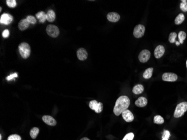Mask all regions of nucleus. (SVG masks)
Segmentation results:
<instances>
[{"mask_svg": "<svg viewBox=\"0 0 187 140\" xmlns=\"http://www.w3.org/2000/svg\"><path fill=\"white\" fill-rule=\"evenodd\" d=\"M130 105V100L127 96H121L116 100L113 109V112L115 115L121 114L124 111L127 110Z\"/></svg>", "mask_w": 187, "mask_h": 140, "instance_id": "1", "label": "nucleus"}, {"mask_svg": "<svg viewBox=\"0 0 187 140\" xmlns=\"http://www.w3.org/2000/svg\"><path fill=\"white\" fill-rule=\"evenodd\" d=\"M18 51L21 57L26 59L29 57V55L31 53V48L30 45L26 43H21L19 45H18Z\"/></svg>", "mask_w": 187, "mask_h": 140, "instance_id": "2", "label": "nucleus"}, {"mask_svg": "<svg viewBox=\"0 0 187 140\" xmlns=\"http://www.w3.org/2000/svg\"><path fill=\"white\" fill-rule=\"evenodd\" d=\"M187 111V102H181L177 104L174 113L175 118H180Z\"/></svg>", "mask_w": 187, "mask_h": 140, "instance_id": "3", "label": "nucleus"}, {"mask_svg": "<svg viewBox=\"0 0 187 140\" xmlns=\"http://www.w3.org/2000/svg\"><path fill=\"white\" fill-rule=\"evenodd\" d=\"M46 31L47 34L52 38H57L59 34L58 27L54 25H48L46 28Z\"/></svg>", "mask_w": 187, "mask_h": 140, "instance_id": "4", "label": "nucleus"}, {"mask_svg": "<svg viewBox=\"0 0 187 140\" xmlns=\"http://www.w3.org/2000/svg\"><path fill=\"white\" fill-rule=\"evenodd\" d=\"M89 107L91 109L94 110L96 113H100L102 110L103 104L101 102H97L95 100H93L90 101Z\"/></svg>", "mask_w": 187, "mask_h": 140, "instance_id": "5", "label": "nucleus"}, {"mask_svg": "<svg viewBox=\"0 0 187 140\" xmlns=\"http://www.w3.org/2000/svg\"><path fill=\"white\" fill-rule=\"evenodd\" d=\"M145 31V27L143 25H137L135 26L133 30V35L137 38H139L142 37Z\"/></svg>", "mask_w": 187, "mask_h": 140, "instance_id": "6", "label": "nucleus"}, {"mask_svg": "<svg viewBox=\"0 0 187 140\" xmlns=\"http://www.w3.org/2000/svg\"><path fill=\"white\" fill-rule=\"evenodd\" d=\"M151 57V53L148 50L144 49L141 51L138 55V59L139 61L142 63H145Z\"/></svg>", "mask_w": 187, "mask_h": 140, "instance_id": "7", "label": "nucleus"}, {"mask_svg": "<svg viewBox=\"0 0 187 140\" xmlns=\"http://www.w3.org/2000/svg\"><path fill=\"white\" fill-rule=\"evenodd\" d=\"M162 79L164 81L168 82H174L177 79V76L175 73L171 72L164 73L162 76Z\"/></svg>", "mask_w": 187, "mask_h": 140, "instance_id": "8", "label": "nucleus"}, {"mask_svg": "<svg viewBox=\"0 0 187 140\" xmlns=\"http://www.w3.org/2000/svg\"><path fill=\"white\" fill-rule=\"evenodd\" d=\"M12 20L13 17L12 15L9 13H4L1 15V18H0V23L1 24L8 25L12 21Z\"/></svg>", "mask_w": 187, "mask_h": 140, "instance_id": "9", "label": "nucleus"}, {"mask_svg": "<svg viewBox=\"0 0 187 140\" xmlns=\"http://www.w3.org/2000/svg\"><path fill=\"white\" fill-rule=\"evenodd\" d=\"M123 118L124 119L125 122H131L134 119V116L132 113L129 110L127 109L121 113Z\"/></svg>", "mask_w": 187, "mask_h": 140, "instance_id": "10", "label": "nucleus"}, {"mask_svg": "<svg viewBox=\"0 0 187 140\" xmlns=\"http://www.w3.org/2000/svg\"><path fill=\"white\" fill-rule=\"evenodd\" d=\"M165 53V48L163 45H160L156 46L154 51V56L156 58H160Z\"/></svg>", "mask_w": 187, "mask_h": 140, "instance_id": "11", "label": "nucleus"}, {"mask_svg": "<svg viewBox=\"0 0 187 140\" xmlns=\"http://www.w3.org/2000/svg\"><path fill=\"white\" fill-rule=\"evenodd\" d=\"M77 56L79 60H84L87 59L88 53L85 49L81 48H79L77 51Z\"/></svg>", "mask_w": 187, "mask_h": 140, "instance_id": "12", "label": "nucleus"}, {"mask_svg": "<svg viewBox=\"0 0 187 140\" xmlns=\"http://www.w3.org/2000/svg\"><path fill=\"white\" fill-rule=\"evenodd\" d=\"M120 15L118 13L111 12L107 13V19L110 22H115L120 20Z\"/></svg>", "mask_w": 187, "mask_h": 140, "instance_id": "13", "label": "nucleus"}, {"mask_svg": "<svg viewBox=\"0 0 187 140\" xmlns=\"http://www.w3.org/2000/svg\"><path fill=\"white\" fill-rule=\"evenodd\" d=\"M42 120H43V122L46 123V124H48L49 125L51 126H54L57 124V122L56 120L50 115H44L42 117Z\"/></svg>", "mask_w": 187, "mask_h": 140, "instance_id": "14", "label": "nucleus"}, {"mask_svg": "<svg viewBox=\"0 0 187 140\" xmlns=\"http://www.w3.org/2000/svg\"><path fill=\"white\" fill-rule=\"evenodd\" d=\"M147 99L146 97L141 96L138 98V99L135 101V105L138 107H144L147 104Z\"/></svg>", "mask_w": 187, "mask_h": 140, "instance_id": "15", "label": "nucleus"}, {"mask_svg": "<svg viewBox=\"0 0 187 140\" xmlns=\"http://www.w3.org/2000/svg\"><path fill=\"white\" fill-rule=\"evenodd\" d=\"M29 24H30L29 22L26 20V18L25 19H22L18 22V29L21 31L25 30L28 27H29Z\"/></svg>", "mask_w": 187, "mask_h": 140, "instance_id": "16", "label": "nucleus"}, {"mask_svg": "<svg viewBox=\"0 0 187 140\" xmlns=\"http://www.w3.org/2000/svg\"><path fill=\"white\" fill-rule=\"evenodd\" d=\"M35 16L40 23H44L46 20V15L44 11H40L38 12Z\"/></svg>", "mask_w": 187, "mask_h": 140, "instance_id": "17", "label": "nucleus"}, {"mask_svg": "<svg viewBox=\"0 0 187 140\" xmlns=\"http://www.w3.org/2000/svg\"><path fill=\"white\" fill-rule=\"evenodd\" d=\"M143 91H144V87L143 86V85H141V84H138V85L134 86L132 90L134 94H136V95L141 94Z\"/></svg>", "mask_w": 187, "mask_h": 140, "instance_id": "18", "label": "nucleus"}, {"mask_svg": "<svg viewBox=\"0 0 187 140\" xmlns=\"http://www.w3.org/2000/svg\"><path fill=\"white\" fill-rule=\"evenodd\" d=\"M46 20H48L49 22H53L55 18V13L54 11L50 10H49L47 13H46Z\"/></svg>", "mask_w": 187, "mask_h": 140, "instance_id": "19", "label": "nucleus"}, {"mask_svg": "<svg viewBox=\"0 0 187 140\" xmlns=\"http://www.w3.org/2000/svg\"><path fill=\"white\" fill-rule=\"evenodd\" d=\"M153 68H148L146 69L143 74V77L145 79L150 78L152 76Z\"/></svg>", "mask_w": 187, "mask_h": 140, "instance_id": "20", "label": "nucleus"}, {"mask_svg": "<svg viewBox=\"0 0 187 140\" xmlns=\"http://www.w3.org/2000/svg\"><path fill=\"white\" fill-rule=\"evenodd\" d=\"M185 20V16L184 15V14L183 13H180L178 15L176 16L175 19V23L176 25H180L181 23H183V22Z\"/></svg>", "mask_w": 187, "mask_h": 140, "instance_id": "21", "label": "nucleus"}, {"mask_svg": "<svg viewBox=\"0 0 187 140\" xmlns=\"http://www.w3.org/2000/svg\"><path fill=\"white\" fill-rule=\"evenodd\" d=\"M39 133V129L37 127L32 128L30 131V135L32 139H35Z\"/></svg>", "mask_w": 187, "mask_h": 140, "instance_id": "22", "label": "nucleus"}, {"mask_svg": "<svg viewBox=\"0 0 187 140\" xmlns=\"http://www.w3.org/2000/svg\"><path fill=\"white\" fill-rule=\"evenodd\" d=\"M153 122L155 124H162L164 123V119L160 115H156L153 119Z\"/></svg>", "mask_w": 187, "mask_h": 140, "instance_id": "23", "label": "nucleus"}, {"mask_svg": "<svg viewBox=\"0 0 187 140\" xmlns=\"http://www.w3.org/2000/svg\"><path fill=\"white\" fill-rule=\"evenodd\" d=\"M186 36V34L184 31H180L179 34H178V38L179 40V42L180 44H183L184 40L185 39Z\"/></svg>", "mask_w": 187, "mask_h": 140, "instance_id": "24", "label": "nucleus"}, {"mask_svg": "<svg viewBox=\"0 0 187 140\" xmlns=\"http://www.w3.org/2000/svg\"><path fill=\"white\" fill-rule=\"evenodd\" d=\"M177 37V34L175 32H172L170 34L169 36V41L171 43H175V39Z\"/></svg>", "mask_w": 187, "mask_h": 140, "instance_id": "25", "label": "nucleus"}, {"mask_svg": "<svg viewBox=\"0 0 187 140\" xmlns=\"http://www.w3.org/2000/svg\"><path fill=\"white\" fill-rule=\"evenodd\" d=\"M6 4L10 8H14L17 5V3L15 0H7Z\"/></svg>", "mask_w": 187, "mask_h": 140, "instance_id": "26", "label": "nucleus"}, {"mask_svg": "<svg viewBox=\"0 0 187 140\" xmlns=\"http://www.w3.org/2000/svg\"><path fill=\"white\" fill-rule=\"evenodd\" d=\"M180 8L181 11L184 12L187 11V1L186 0H185V1H181V2L180 4Z\"/></svg>", "mask_w": 187, "mask_h": 140, "instance_id": "27", "label": "nucleus"}, {"mask_svg": "<svg viewBox=\"0 0 187 140\" xmlns=\"http://www.w3.org/2000/svg\"><path fill=\"white\" fill-rule=\"evenodd\" d=\"M170 136V133L167 130H165L163 132L162 136V140H169Z\"/></svg>", "mask_w": 187, "mask_h": 140, "instance_id": "28", "label": "nucleus"}, {"mask_svg": "<svg viewBox=\"0 0 187 140\" xmlns=\"http://www.w3.org/2000/svg\"><path fill=\"white\" fill-rule=\"evenodd\" d=\"M26 19L28 22H29V24H36V18L34 16H31V15L27 16L26 18Z\"/></svg>", "mask_w": 187, "mask_h": 140, "instance_id": "29", "label": "nucleus"}, {"mask_svg": "<svg viewBox=\"0 0 187 140\" xmlns=\"http://www.w3.org/2000/svg\"><path fill=\"white\" fill-rule=\"evenodd\" d=\"M7 140H21V137L18 134H11L8 136Z\"/></svg>", "mask_w": 187, "mask_h": 140, "instance_id": "30", "label": "nucleus"}, {"mask_svg": "<svg viewBox=\"0 0 187 140\" xmlns=\"http://www.w3.org/2000/svg\"><path fill=\"white\" fill-rule=\"evenodd\" d=\"M134 138V134L133 133H129L127 134L123 138V140H133Z\"/></svg>", "mask_w": 187, "mask_h": 140, "instance_id": "31", "label": "nucleus"}, {"mask_svg": "<svg viewBox=\"0 0 187 140\" xmlns=\"http://www.w3.org/2000/svg\"><path fill=\"white\" fill-rule=\"evenodd\" d=\"M17 76H18V74L17 73H12L10 74V75H9L8 76H7L6 77V80L7 81H11L12 80V79H14L15 78L17 77Z\"/></svg>", "mask_w": 187, "mask_h": 140, "instance_id": "32", "label": "nucleus"}, {"mask_svg": "<svg viewBox=\"0 0 187 140\" xmlns=\"http://www.w3.org/2000/svg\"><path fill=\"white\" fill-rule=\"evenodd\" d=\"M2 36L3 37V38H7V37H8L9 35H10V31H9V30L8 29L4 30L2 32Z\"/></svg>", "mask_w": 187, "mask_h": 140, "instance_id": "33", "label": "nucleus"}, {"mask_svg": "<svg viewBox=\"0 0 187 140\" xmlns=\"http://www.w3.org/2000/svg\"><path fill=\"white\" fill-rule=\"evenodd\" d=\"M80 140H90V139H88V138H87V137H83V138H81Z\"/></svg>", "mask_w": 187, "mask_h": 140, "instance_id": "34", "label": "nucleus"}, {"mask_svg": "<svg viewBox=\"0 0 187 140\" xmlns=\"http://www.w3.org/2000/svg\"><path fill=\"white\" fill-rule=\"evenodd\" d=\"M175 44H176V45H180V42L179 41H175Z\"/></svg>", "mask_w": 187, "mask_h": 140, "instance_id": "35", "label": "nucleus"}, {"mask_svg": "<svg viewBox=\"0 0 187 140\" xmlns=\"http://www.w3.org/2000/svg\"><path fill=\"white\" fill-rule=\"evenodd\" d=\"M2 139V135L0 134V140Z\"/></svg>", "mask_w": 187, "mask_h": 140, "instance_id": "36", "label": "nucleus"}, {"mask_svg": "<svg viewBox=\"0 0 187 140\" xmlns=\"http://www.w3.org/2000/svg\"><path fill=\"white\" fill-rule=\"evenodd\" d=\"M186 68H187V60H186Z\"/></svg>", "mask_w": 187, "mask_h": 140, "instance_id": "37", "label": "nucleus"}]
</instances>
